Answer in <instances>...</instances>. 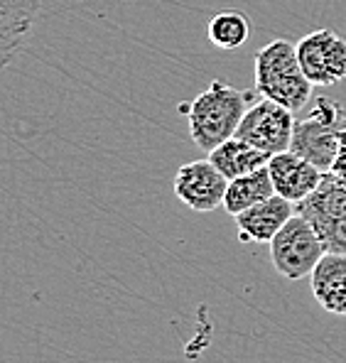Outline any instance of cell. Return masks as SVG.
I'll list each match as a JSON object with an SVG mask.
<instances>
[{"label": "cell", "mask_w": 346, "mask_h": 363, "mask_svg": "<svg viewBox=\"0 0 346 363\" xmlns=\"http://www.w3.org/2000/svg\"><path fill=\"white\" fill-rule=\"evenodd\" d=\"M258 91H241L228 86L223 79H214L211 86L191 99L187 106H179L189 123V135L196 147L211 152L236 135L248 106Z\"/></svg>", "instance_id": "6da1fadb"}, {"label": "cell", "mask_w": 346, "mask_h": 363, "mask_svg": "<svg viewBox=\"0 0 346 363\" xmlns=\"http://www.w3.org/2000/svg\"><path fill=\"white\" fill-rule=\"evenodd\" d=\"M255 91L258 96L287 106L290 111H302L312 101L315 84L302 72L297 60V47L287 40H273L255 52L253 60Z\"/></svg>", "instance_id": "7a4b0ae2"}, {"label": "cell", "mask_w": 346, "mask_h": 363, "mask_svg": "<svg viewBox=\"0 0 346 363\" xmlns=\"http://www.w3.org/2000/svg\"><path fill=\"white\" fill-rule=\"evenodd\" d=\"M346 128V111L342 104L327 96H317L310 113L295 121L290 150L317 164L322 172H332L337 157L339 135Z\"/></svg>", "instance_id": "3957f363"}, {"label": "cell", "mask_w": 346, "mask_h": 363, "mask_svg": "<svg viewBox=\"0 0 346 363\" xmlns=\"http://www.w3.org/2000/svg\"><path fill=\"white\" fill-rule=\"evenodd\" d=\"M324 253L327 245L302 213H295L270 241V260L275 270L292 282L310 277Z\"/></svg>", "instance_id": "277c9868"}, {"label": "cell", "mask_w": 346, "mask_h": 363, "mask_svg": "<svg viewBox=\"0 0 346 363\" xmlns=\"http://www.w3.org/2000/svg\"><path fill=\"white\" fill-rule=\"evenodd\" d=\"M295 206L315 226L327 250L346 253V177L327 172L322 184Z\"/></svg>", "instance_id": "5b68a950"}, {"label": "cell", "mask_w": 346, "mask_h": 363, "mask_svg": "<svg viewBox=\"0 0 346 363\" xmlns=\"http://www.w3.org/2000/svg\"><path fill=\"white\" fill-rule=\"evenodd\" d=\"M295 121V111H290L278 101H253L243 116L241 125H238L236 135L260 147L263 152L278 155L290 150Z\"/></svg>", "instance_id": "8992f818"}, {"label": "cell", "mask_w": 346, "mask_h": 363, "mask_svg": "<svg viewBox=\"0 0 346 363\" xmlns=\"http://www.w3.org/2000/svg\"><path fill=\"white\" fill-rule=\"evenodd\" d=\"M295 47L302 72L315 86H334L346 79V37L337 30H315Z\"/></svg>", "instance_id": "52a82bcc"}, {"label": "cell", "mask_w": 346, "mask_h": 363, "mask_svg": "<svg viewBox=\"0 0 346 363\" xmlns=\"http://www.w3.org/2000/svg\"><path fill=\"white\" fill-rule=\"evenodd\" d=\"M228 189V179L221 174V169L206 160H191L182 164L174 174V194L184 206L194 211H214L216 206H223V196Z\"/></svg>", "instance_id": "ba28073f"}, {"label": "cell", "mask_w": 346, "mask_h": 363, "mask_svg": "<svg viewBox=\"0 0 346 363\" xmlns=\"http://www.w3.org/2000/svg\"><path fill=\"white\" fill-rule=\"evenodd\" d=\"M270 177H273L275 194L285 196L292 204H300L302 199L312 194L319 184H322L324 174L317 164H312L310 160H305L302 155L285 150L270 157L268 162Z\"/></svg>", "instance_id": "9c48e42d"}, {"label": "cell", "mask_w": 346, "mask_h": 363, "mask_svg": "<svg viewBox=\"0 0 346 363\" xmlns=\"http://www.w3.org/2000/svg\"><path fill=\"white\" fill-rule=\"evenodd\" d=\"M297 213V206L287 201L285 196L273 194L268 199L258 201L251 209L233 216L236 233L241 243H270L275 233Z\"/></svg>", "instance_id": "30bf717a"}, {"label": "cell", "mask_w": 346, "mask_h": 363, "mask_svg": "<svg viewBox=\"0 0 346 363\" xmlns=\"http://www.w3.org/2000/svg\"><path fill=\"white\" fill-rule=\"evenodd\" d=\"M42 0H0V62L8 67L35 28Z\"/></svg>", "instance_id": "8fae6325"}, {"label": "cell", "mask_w": 346, "mask_h": 363, "mask_svg": "<svg viewBox=\"0 0 346 363\" xmlns=\"http://www.w3.org/2000/svg\"><path fill=\"white\" fill-rule=\"evenodd\" d=\"M312 295L334 317H346V253L327 250L310 275Z\"/></svg>", "instance_id": "7c38bea8"}, {"label": "cell", "mask_w": 346, "mask_h": 363, "mask_svg": "<svg viewBox=\"0 0 346 363\" xmlns=\"http://www.w3.org/2000/svg\"><path fill=\"white\" fill-rule=\"evenodd\" d=\"M273 155L263 152L260 147L251 145L248 140L243 138L233 135L228 138L226 143H221L216 150L209 152V160L221 169V174L226 179H236V177H243V174H251L255 169L265 167L270 162Z\"/></svg>", "instance_id": "4fadbf2b"}, {"label": "cell", "mask_w": 346, "mask_h": 363, "mask_svg": "<svg viewBox=\"0 0 346 363\" xmlns=\"http://www.w3.org/2000/svg\"><path fill=\"white\" fill-rule=\"evenodd\" d=\"M273 194H275L273 177H270V169L265 164V167L255 169L251 174L228 179V189L226 196H223V209L231 213V216H238L241 211L251 209L258 201L268 199Z\"/></svg>", "instance_id": "5bb4252c"}, {"label": "cell", "mask_w": 346, "mask_h": 363, "mask_svg": "<svg viewBox=\"0 0 346 363\" xmlns=\"http://www.w3.org/2000/svg\"><path fill=\"white\" fill-rule=\"evenodd\" d=\"M251 23L238 10H221L209 20V42L219 50H238L248 42Z\"/></svg>", "instance_id": "9a60e30c"}, {"label": "cell", "mask_w": 346, "mask_h": 363, "mask_svg": "<svg viewBox=\"0 0 346 363\" xmlns=\"http://www.w3.org/2000/svg\"><path fill=\"white\" fill-rule=\"evenodd\" d=\"M332 172L339 174V177H346V128L339 135V147H337V157H334Z\"/></svg>", "instance_id": "2e32d148"}]
</instances>
